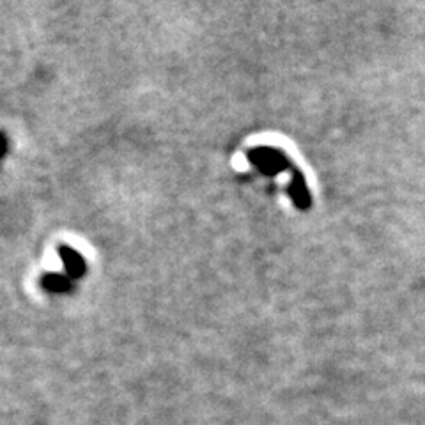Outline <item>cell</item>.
<instances>
[{
    "mask_svg": "<svg viewBox=\"0 0 425 425\" xmlns=\"http://www.w3.org/2000/svg\"><path fill=\"white\" fill-rule=\"evenodd\" d=\"M248 161L254 167H257L264 175H276L291 167V161L282 151L266 146L248 151Z\"/></svg>",
    "mask_w": 425,
    "mask_h": 425,
    "instance_id": "6da1fadb",
    "label": "cell"
},
{
    "mask_svg": "<svg viewBox=\"0 0 425 425\" xmlns=\"http://www.w3.org/2000/svg\"><path fill=\"white\" fill-rule=\"evenodd\" d=\"M58 257H61L62 264H64L68 278L78 280L87 273V262H85V259L75 248L61 245L58 247Z\"/></svg>",
    "mask_w": 425,
    "mask_h": 425,
    "instance_id": "7a4b0ae2",
    "label": "cell"
},
{
    "mask_svg": "<svg viewBox=\"0 0 425 425\" xmlns=\"http://www.w3.org/2000/svg\"><path fill=\"white\" fill-rule=\"evenodd\" d=\"M292 171V179L291 185H289V195H291L292 202L298 209L307 211L310 206H312V197H310L309 188H307V181L305 175L302 174V171L296 167H291Z\"/></svg>",
    "mask_w": 425,
    "mask_h": 425,
    "instance_id": "3957f363",
    "label": "cell"
},
{
    "mask_svg": "<svg viewBox=\"0 0 425 425\" xmlns=\"http://www.w3.org/2000/svg\"><path fill=\"white\" fill-rule=\"evenodd\" d=\"M41 285L43 289H47L48 292H54V295H64L73 289V280L68 278L66 275L61 273H44L41 276Z\"/></svg>",
    "mask_w": 425,
    "mask_h": 425,
    "instance_id": "277c9868",
    "label": "cell"
},
{
    "mask_svg": "<svg viewBox=\"0 0 425 425\" xmlns=\"http://www.w3.org/2000/svg\"><path fill=\"white\" fill-rule=\"evenodd\" d=\"M6 153H8V137L0 131V160L6 156Z\"/></svg>",
    "mask_w": 425,
    "mask_h": 425,
    "instance_id": "5b68a950",
    "label": "cell"
}]
</instances>
